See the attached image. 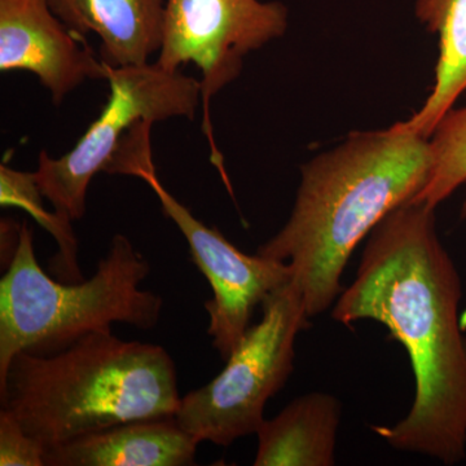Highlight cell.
Returning <instances> with one entry per match:
<instances>
[{
    "label": "cell",
    "mask_w": 466,
    "mask_h": 466,
    "mask_svg": "<svg viewBox=\"0 0 466 466\" xmlns=\"http://www.w3.org/2000/svg\"><path fill=\"white\" fill-rule=\"evenodd\" d=\"M341 413L339 400L327 392L297 398L259 426L254 465H334Z\"/></svg>",
    "instance_id": "12"
},
{
    "label": "cell",
    "mask_w": 466,
    "mask_h": 466,
    "mask_svg": "<svg viewBox=\"0 0 466 466\" xmlns=\"http://www.w3.org/2000/svg\"><path fill=\"white\" fill-rule=\"evenodd\" d=\"M433 168L431 179L412 202L433 208L466 184V106L452 108L429 137Z\"/></svg>",
    "instance_id": "15"
},
{
    "label": "cell",
    "mask_w": 466,
    "mask_h": 466,
    "mask_svg": "<svg viewBox=\"0 0 466 466\" xmlns=\"http://www.w3.org/2000/svg\"><path fill=\"white\" fill-rule=\"evenodd\" d=\"M47 447L26 433L17 420L0 410V465L46 466Z\"/></svg>",
    "instance_id": "16"
},
{
    "label": "cell",
    "mask_w": 466,
    "mask_h": 466,
    "mask_svg": "<svg viewBox=\"0 0 466 466\" xmlns=\"http://www.w3.org/2000/svg\"><path fill=\"white\" fill-rule=\"evenodd\" d=\"M416 17L440 38L433 90L406 124L431 137L466 91V0H416Z\"/></svg>",
    "instance_id": "13"
},
{
    "label": "cell",
    "mask_w": 466,
    "mask_h": 466,
    "mask_svg": "<svg viewBox=\"0 0 466 466\" xmlns=\"http://www.w3.org/2000/svg\"><path fill=\"white\" fill-rule=\"evenodd\" d=\"M260 308L259 323L248 329L222 372L180 400L175 417L200 443L228 447L257 434L267 401L293 372L297 336L309 327L302 294L289 281Z\"/></svg>",
    "instance_id": "5"
},
{
    "label": "cell",
    "mask_w": 466,
    "mask_h": 466,
    "mask_svg": "<svg viewBox=\"0 0 466 466\" xmlns=\"http://www.w3.org/2000/svg\"><path fill=\"white\" fill-rule=\"evenodd\" d=\"M109 96L99 116L61 157L42 150L34 171L42 195L73 222L84 218L95 175L108 173L119 147L137 126L171 118L193 121L201 104L200 81L157 63L110 67Z\"/></svg>",
    "instance_id": "6"
},
{
    "label": "cell",
    "mask_w": 466,
    "mask_h": 466,
    "mask_svg": "<svg viewBox=\"0 0 466 466\" xmlns=\"http://www.w3.org/2000/svg\"><path fill=\"white\" fill-rule=\"evenodd\" d=\"M200 441L177 417L137 420L47 450L46 466L195 465Z\"/></svg>",
    "instance_id": "10"
},
{
    "label": "cell",
    "mask_w": 466,
    "mask_h": 466,
    "mask_svg": "<svg viewBox=\"0 0 466 466\" xmlns=\"http://www.w3.org/2000/svg\"><path fill=\"white\" fill-rule=\"evenodd\" d=\"M431 142L406 121L354 131L300 167L288 222L257 253L293 269L309 319L342 293L343 269L359 244L431 179Z\"/></svg>",
    "instance_id": "2"
},
{
    "label": "cell",
    "mask_w": 466,
    "mask_h": 466,
    "mask_svg": "<svg viewBox=\"0 0 466 466\" xmlns=\"http://www.w3.org/2000/svg\"><path fill=\"white\" fill-rule=\"evenodd\" d=\"M288 26L289 9L274 0H167L156 63L170 72H180L188 64L200 70L202 133L210 146L211 161L225 177L211 103L241 75L245 57L281 38Z\"/></svg>",
    "instance_id": "7"
},
{
    "label": "cell",
    "mask_w": 466,
    "mask_h": 466,
    "mask_svg": "<svg viewBox=\"0 0 466 466\" xmlns=\"http://www.w3.org/2000/svg\"><path fill=\"white\" fill-rule=\"evenodd\" d=\"M135 177H140L156 193L162 213L182 232L192 262L210 284L213 297L205 303L208 334L226 361L251 327L254 309L291 281L293 269L283 260L238 250L217 228L198 220L162 186L153 162L140 168Z\"/></svg>",
    "instance_id": "8"
},
{
    "label": "cell",
    "mask_w": 466,
    "mask_h": 466,
    "mask_svg": "<svg viewBox=\"0 0 466 466\" xmlns=\"http://www.w3.org/2000/svg\"><path fill=\"white\" fill-rule=\"evenodd\" d=\"M0 72L32 73L58 106L108 66L54 14L47 0H0Z\"/></svg>",
    "instance_id": "9"
},
{
    "label": "cell",
    "mask_w": 466,
    "mask_h": 466,
    "mask_svg": "<svg viewBox=\"0 0 466 466\" xmlns=\"http://www.w3.org/2000/svg\"><path fill=\"white\" fill-rule=\"evenodd\" d=\"M2 410L48 449L137 420L177 415V367L162 346L97 330L48 355L21 351L0 379Z\"/></svg>",
    "instance_id": "3"
},
{
    "label": "cell",
    "mask_w": 466,
    "mask_h": 466,
    "mask_svg": "<svg viewBox=\"0 0 466 466\" xmlns=\"http://www.w3.org/2000/svg\"><path fill=\"white\" fill-rule=\"evenodd\" d=\"M149 274L148 260L118 233L91 279L55 280L36 260L32 227L21 223L0 280V379L21 351L54 354L115 323L142 330L157 327L164 299L140 289Z\"/></svg>",
    "instance_id": "4"
},
{
    "label": "cell",
    "mask_w": 466,
    "mask_h": 466,
    "mask_svg": "<svg viewBox=\"0 0 466 466\" xmlns=\"http://www.w3.org/2000/svg\"><path fill=\"white\" fill-rule=\"evenodd\" d=\"M73 33L100 38L110 67L144 66L161 48L167 0H47Z\"/></svg>",
    "instance_id": "11"
},
{
    "label": "cell",
    "mask_w": 466,
    "mask_h": 466,
    "mask_svg": "<svg viewBox=\"0 0 466 466\" xmlns=\"http://www.w3.org/2000/svg\"><path fill=\"white\" fill-rule=\"evenodd\" d=\"M458 268L435 227L433 208L407 202L368 236L357 278L337 299L343 325L375 320L407 350L416 381L410 413L372 426L392 449L444 465L466 458V336Z\"/></svg>",
    "instance_id": "1"
},
{
    "label": "cell",
    "mask_w": 466,
    "mask_h": 466,
    "mask_svg": "<svg viewBox=\"0 0 466 466\" xmlns=\"http://www.w3.org/2000/svg\"><path fill=\"white\" fill-rule=\"evenodd\" d=\"M461 218L462 219H466V201L464 202V204H462Z\"/></svg>",
    "instance_id": "17"
},
{
    "label": "cell",
    "mask_w": 466,
    "mask_h": 466,
    "mask_svg": "<svg viewBox=\"0 0 466 466\" xmlns=\"http://www.w3.org/2000/svg\"><path fill=\"white\" fill-rule=\"evenodd\" d=\"M41 189L34 173L14 170L8 165H0V207L18 208L26 211L56 241V256L51 259L50 271L64 283H79L82 275L78 259V240L73 231L72 219L56 211H47L43 204Z\"/></svg>",
    "instance_id": "14"
}]
</instances>
